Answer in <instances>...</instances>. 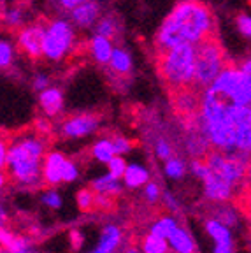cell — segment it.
<instances>
[{
  "instance_id": "1",
  "label": "cell",
  "mask_w": 251,
  "mask_h": 253,
  "mask_svg": "<svg viewBox=\"0 0 251 253\" xmlns=\"http://www.w3.org/2000/svg\"><path fill=\"white\" fill-rule=\"evenodd\" d=\"M216 36V18L212 9L200 0H183L167 14L157 34L158 53L179 46L200 44Z\"/></svg>"
},
{
  "instance_id": "2",
  "label": "cell",
  "mask_w": 251,
  "mask_h": 253,
  "mask_svg": "<svg viewBox=\"0 0 251 253\" xmlns=\"http://www.w3.org/2000/svg\"><path fill=\"white\" fill-rule=\"evenodd\" d=\"M47 151V139L34 130L11 139L7 153L9 178L25 188H37L42 181V158Z\"/></svg>"
},
{
  "instance_id": "3",
  "label": "cell",
  "mask_w": 251,
  "mask_h": 253,
  "mask_svg": "<svg viewBox=\"0 0 251 253\" xmlns=\"http://www.w3.org/2000/svg\"><path fill=\"white\" fill-rule=\"evenodd\" d=\"M158 72L172 91L195 86V46L179 44L160 51Z\"/></svg>"
},
{
  "instance_id": "4",
  "label": "cell",
  "mask_w": 251,
  "mask_h": 253,
  "mask_svg": "<svg viewBox=\"0 0 251 253\" xmlns=\"http://www.w3.org/2000/svg\"><path fill=\"white\" fill-rule=\"evenodd\" d=\"M227 55L218 37H209L195 46V88L204 90L228 65Z\"/></svg>"
},
{
  "instance_id": "5",
  "label": "cell",
  "mask_w": 251,
  "mask_h": 253,
  "mask_svg": "<svg viewBox=\"0 0 251 253\" xmlns=\"http://www.w3.org/2000/svg\"><path fill=\"white\" fill-rule=\"evenodd\" d=\"M208 88L232 106H251V78L234 63H228Z\"/></svg>"
},
{
  "instance_id": "6",
  "label": "cell",
  "mask_w": 251,
  "mask_h": 253,
  "mask_svg": "<svg viewBox=\"0 0 251 253\" xmlns=\"http://www.w3.org/2000/svg\"><path fill=\"white\" fill-rule=\"evenodd\" d=\"M76 46V27L72 21L55 18L44 21L42 58L49 62H62Z\"/></svg>"
},
{
  "instance_id": "7",
  "label": "cell",
  "mask_w": 251,
  "mask_h": 253,
  "mask_svg": "<svg viewBox=\"0 0 251 253\" xmlns=\"http://www.w3.org/2000/svg\"><path fill=\"white\" fill-rule=\"evenodd\" d=\"M246 155L250 153L241 151L237 155V153H230V151L214 150V151H209L204 160L208 164L209 170H212L220 178L227 179L228 183H232V185L236 186L239 183L246 181L248 164H250Z\"/></svg>"
},
{
  "instance_id": "8",
  "label": "cell",
  "mask_w": 251,
  "mask_h": 253,
  "mask_svg": "<svg viewBox=\"0 0 251 253\" xmlns=\"http://www.w3.org/2000/svg\"><path fill=\"white\" fill-rule=\"evenodd\" d=\"M42 42H44V23H32L20 28L16 36V44L20 51L30 60L42 58Z\"/></svg>"
},
{
  "instance_id": "9",
  "label": "cell",
  "mask_w": 251,
  "mask_h": 253,
  "mask_svg": "<svg viewBox=\"0 0 251 253\" xmlns=\"http://www.w3.org/2000/svg\"><path fill=\"white\" fill-rule=\"evenodd\" d=\"M98 125H100L98 116L83 113V115H74L71 118L63 120L60 132L67 139H83L91 135L93 132H97Z\"/></svg>"
},
{
  "instance_id": "10",
  "label": "cell",
  "mask_w": 251,
  "mask_h": 253,
  "mask_svg": "<svg viewBox=\"0 0 251 253\" xmlns=\"http://www.w3.org/2000/svg\"><path fill=\"white\" fill-rule=\"evenodd\" d=\"M67 157L62 151L49 150L42 158V181L47 186L63 185V167H65Z\"/></svg>"
},
{
  "instance_id": "11",
  "label": "cell",
  "mask_w": 251,
  "mask_h": 253,
  "mask_svg": "<svg viewBox=\"0 0 251 253\" xmlns=\"http://www.w3.org/2000/svg\"><path fill=\"white\" fill-rule=\"evenodd\" d=\"M202 183H204V194L209 201L227 202L234 197L236 186L232 185V183H228L227 179L220 178V176L214 174L212 170H208V174L202 178Z\"/></svg>"
},
{
  "instance_id": "12",
  "label": "cell",
  "mask_w": 251,
  "mask_h": 253,
  "mask_svg": "<svg viewBox=\"0 0 251 253\" xmlns=\"http://www.w3.org/2000/svg\"><path fill=\"white\" fill-rule=\"evenodd\" d=\"M100 18H102V9H100V4L97 0H88V2L78 5V7L71 11L72 25L78 28H83V30L95 27Z\"/></svg>"
},
{
  "instance_id": "13",
  "label": "cell",
  "mask_w": 251,
  "mask_h": 253,
  "mask_svg": "<svg viewBox=\"0 0 251 253\" xmlns=\"http://www.w3.org/2000/svg\"><path fill=\"white\" fill-rule=\"evenodd\" d=\"M123 245V230L116 223H107L100 230L97 246L93 248L95 253H118Z\"/></svg>"
},
{
  "instance_id": "14",
  "label": "cell",
  "mask_w": 251,
  "mask_h": 253,
  "mask_svg": "<svg viewBox=\"0 0 251 253\" xmlns=\"http://www.w3.org/2000/svg\"><path fill=\"white\" fill-rule=\"evenodd\" d=\"M63 104H65V97H63V91L58 86L51 84L46 90L39 91V106L44 115L49 116V118L58 116L62 113Z\"/></svg>"
},
{
  "instance_id": "15",
  "label": "cell",
  "mask_w": 251,
  "mask_h": 253,
  "mask_svg": "<svg viewBox=\"0 0 251 253\" xmlns=\"http://www.w3.org/2000/svg\"><path fill=\"white\" fill-rule=\"evenodd\" d=\"M199 88L190 86V88H181V90L174 91V104H176L177 111L181 115H195L197 111H200V100L202 95L197 93Z\"/></svg>"
},
{
  "instance_id": "16",
  "label": "cell",
  "mask_w": 251,
  "mask_h": 253,
  "mask_svg": "<svg viewBox=\"0 0 251 253\" xmlns=\"http://www.w3.org/2000/svg\"><path fill=\"white\" fill-rule=\"evenodd\" d=\"M90 188L93 190L95 194H100V195H107V197H120L123 194V181L116 176H113L111 172H106L102 176H97V178L91 179L90 183Z\"/></svg>"
},
{
  "instance_id": "17",
  "label": "cell",
  "mask_w": 251,
  "mask_h": 253,
  "mask_svg": "<svg viewBox=\"0 0 251 253\" xmlns=\"http://www.w3.org/2000/svg\"><path fill=\"white\" fill-rule=\"evenodd\" d=\"M88 49H90L91 58L97 63L109 65L111 55H113V49H114L113 39H109L106 36H100V34H93V37L88 42Z\"/></svg>"
},
{
  "instance_id": "18",
  "label": "cell",
  "mask_w": 251,
  "mask_h": 253,
  "mask_svg": "<svg viewBox=\"0 0 251 253\" xmlns=\"http://www.w3.org/2000/svg\"><path fill=\"white\" fill-rule=\"evenodd\" d=\"M122 181L125 185V188L141 190L146 183L151 181V176H149V170L144 166H141V164H128Z\"/></svg>"
},
{
  "instance_id": "19",
  "label": "cell",
  "mask_w": 251,
  "mask_h": 253,
  "mask_svg": "<svg viewBox=\"0 0 251 253\" xmlns=\"http://www.w3.org/2000/svg\"><path fill=\"white\" fill-rule=\"evenodd\" d=\"M170 253H195V241L186 229L177 225L174 232L167 237Z\"/></svg>"
},
{
  "instance_id": "20",
  "label": "cell",
  "mask_w": 251,
  "mask_h": 253,
  "mask_svg": "<svg viewBox=\"0 0 251 253\" xmlns=\"http://www.w3.org/2000/svg\"><path fill=\"white\" fill-rule=\"evenodd\" d=\"M30 245L32 243L28 241L27 237L12 232V230L7 229L5 225L0 227V246L5 250V253H18Z\"/></svg>"
},
{
  "instance_id": "21",
  "label": "cell",
  "mask_w": 251,
  "mask_h": 253,
  "mask_svg": "<svg viewBox=\"0 0 251 253\" xmlns=\"http://www.w3.org/2000/svg\"><path fill=\"white\" fill-rule=\"evenodd\" d=\"M206 232L209 234V237H211L216 245H228V243H232L230 229L221 220H218V218H212V220L206 221Z\"/></svg>"
},
{
  "instance_id": "22",
  "label": "cell",
  "mask_w": 251,
  "mask_h": 253,
  "mask_svg": "<svg viewBox=\"0 0 251 253\" xmlns=\"http://www.w3.org/2000/svg\"><path fill=\"white\" fill-rule=\"evenodd\" d=\"M109 67L118 74H130L132 71V55L125 47H114L109 60Z\"/></svg>"
},
{
  "instance_id": "23",
  "label": "cell",
  "mask_w": 251,
  "mask_h": 253,
  "mask_svg": "<svg viewBox=\"0 0 251 253\" xmlns=\"http://www.w3.org/2000/svg\"><path fill=\"white\" fill-rule=\"evenodd\" d=\"M113 157H116L111 137H100L91 144V158L100 164H107Z\"/></svg>"
},
{
  "instance_id": "24",
  "label": "cell",
  "mask_w": 251,
  "mask_h": 253,
  "mask_svg": "<svg viewBox=\"0 0 251 253\" xmlns=\"http://www.w3.org/2000/svg\"><path fill=\"white\" fill-rule=\"evenodd\" d=\"M141 253H170V248L165 237L148 232L141 239Z\"/></svg>"
},
{
  "instance_id": "25",
  "label": "cell",
  "mask_w": 251,
  "mask_h": 253,
  "mask_svg": "<svg viewBox=\"0 0 251 253\" xmlns=\"http://www.w3.org/2000/svg\"><path fill=\"white\" fill-rule=\"evenodd\" d=\"M179 225L177 223V220L174 216H170V214H164V216H160V218H157V220L149 225V230L148 232H151V234H157V236H160V237H167L170 236V234L174 232V229Z\"/></svg>"
},
{
  "instance_id": "26",
  "label": "cell",
  "mask_w": 251,
  "mask_h": 253,
  "mask_svg": "<svg viewBox=\"0 0 251 253\" xmlns=\"http://www.w3.org/2000/svg\"><path fill=\"white\" fill-rule=\"evenodd\" d=\"M164 172L169 179H181L186 174V166L181 158L170 157L165 160L164 164Z\"/></svg>"
},
{
  "instance_id": "27",
  "label": "cell",
  "mask_w": 251,
  "mask_h": 253,
  "mask_svg": "<svg viewBox=\"0 0 251 253\" xmlns=\"http://www.w3.org/2000/svg\"><path fill=\"white\" fill-rule=\"evenodd\" d=\"M41 202H42V206H46L47 210L58 211L62 210L63 206V197L58 190H56V186H49V188L44 190L42 194H41Z\"/></svg>"
},
{
  "instance_id": "28",
  "label": "cell",
  "mask_w": 251,
  "mask_h": 253,
  "mask_svg": "<svg viewBox=\"0 0 251 253\" xmlns=\"http://www.w3.org/2000/svg\"><path fill=\"white\" fill-rule=\"evenodd\" d=\"M118 30H120L118 21H116V18H113V16H102V18L97 21V25H95V34L106 36V37H109V39H113V37L118 34Z\"/></svg>"
},
{
  "instance_id": "29",
  "label": "cell",
  "mask_w": 251,
  "mask_h": 253,
  "mask_svg": "<svg viewBox=\"0 0 251 253\" xmlns=\"http://www.w3.org/2000/svg\"><path fill=\"white\" fill-rule=\"evenodd\" d=\"M76 204H78L79 211L83 213H90L95 210V192L88 186V188H81L76 194Z\"/></svg>"
},
{
  "instance_id": "30",
  "label": "cell",
  "mask_w": 251,
  "mask_h": 253,
  "mask_svg": "<svg viewBox=\"0 0 251 253\" xmlns=\"http://www.w3.org/2000/svg\"><path fill=\"white\" fill-rule=\"evenodd\" d=\"M16 46L7 39H0V69H7L14 63Z\"/></svg>"
},
{
  "instance_id": "31",
  "label": "cell",
  "mask_w": 251,
  "mask_h": 253,
  "mask_svg": "<svg viewBox=\"0 0 251 253\" xmlns=\"http://www.w3.org/2000/svg\"><path fill=\"white\" fill-rule=\"evenodd\" d=\"M162 195H164V192H162L160 185L157 181H148L142 186V197H144V201L149 206L158 204L162 201Z\"/></svg>"
},
{
  "instance_id": "32",
  "label": "cell",
  "mask_w": 251,
  "mask_h": 253,
  "mask_svg": "<svg viewBox=\"0 0 251 253\" xmlns=\"http://www.w3.org/2000/svg\"><path fill=\"white\" fill-rule=\"evenodd\" d=\"M4 21H5V25H7V27H11V28H21V27H23V23H25L23 11H21V9H18V7L7 9V11L4 12Z\"/></svg>"
},
{
  "instance_id": "33",
  "label": "cell",
  "mask_w": 251,
  "mask_h": 253,
  "mask_svg": "<svg viewBox=\"0 0 251 253\" xmlns=\"http://www.w3.org/2000/svg\"><path fill=\"white\" fill-rule=\"evenodd\" d=\"M126 166H128V164H126L125 157H122V155H116V157H113L109 162L106 164L107 172H111L113 176H116V178H120V179L123 178V174H125V170H126Z\"/></svg>"
},
{
  "instance_id": "34",
  "label": "cell",
  "mask_w": 251,
  "mask_h": 253,
  "mask_svg": "<svg viewBox=\"0 0 251 253\" xmlns=\"http://www.w3.org/2000/svg\"><path fill=\"white\" fill-rule=\"evenodd\" d=\"M81 176V169H79L78 162L71 160V158H67L65 167H63V183L65 185H71V183H76Z\"/></svg>"
},
{
  "instance_id": "35",
  "label": "cell",
  "mask_w": 251,
  "mask_h": 253,
  "mask_svg": "<svg viewBox=\"0 0 251 253\" xmlns=\"http://www.w3.org/2000/svg\"><path fill=\"white\" fill-rule=\"evenodd\" d=\"M111 141H113V146H114L116 155L125 157L126 153L132 151V146H133L132 141H130L128 137H125V135H114V137H111Z\"/></svg>"
},
{
  "instance_id": "36",
  "label": "cell",
  "mask_w": 251,
  "mask_h": 253,
  "mask_svg": "<svg viewBox=\"0 0 251 253\" xmlns=\"http://www.w3.org/2000/svg\"><path fill=\"white\" fill-rule=\"evenodd\" d=\"M155 155L165 162L167 158L172 157V148H170V144L165 141V139H158L157 144H155Z\"/></svg>"
},
{
  "instance_id": "37",
  "label": "cell",
  "mask_w": 251,
  "mask_h": 253,
  "mask_svg": "<svg viewBox=\"0 0 251 253\" xmlns=\"http://www.w3.org/2000/svg\"><path fill=\"white\" fill-rule=\"evenodd\" d=\"M69 243H71V248L74 252H81L83 246H84V234L78 229H72L69 232Z\"/></svg>"
},
{
  "instance_id": "38",
  "label": "cell",
  "mask_w": 251,
  "mask_h": 253,
  "mask_svg": "<svg viewBox=\"0 0 251 253\" xmlns=\"http://www.w3.org/2000/svg\"><path fill=\"white\" fill-rule=\"evenodd\" d=\"M237 28L244 37L251 39V16L248 14H239L237 16Z\"/></svg>"
},
{
  "instance_id": "39",
  "label": "cell",
  "mask_w": 251,
  "mask_h": 253,
  "mask_svg": "<svg viewBox=\"0 0 251 253\" xmlns=\"http://www.w3.org/2000/svg\"><path fill=\"white\" fill-rule=\"evenodd\" d=\"M32 86H34V90L42 91V90H46L47 86H51V79H49L47 74H42V72H41V74H37L36 78H34Z\"/></svg>"
},
{
  "instance_id": "40",
  "label": "cell",
  "mask_w": 251,
  "mask_h": 253,
  "mask_svg": "<svg viewBox=\"0 0 251 253\" xmlns=\"http://www.w3.org/2000/svg\"><path fill=\"white\" fill-rule=\"evenodd\" d=\"M241 204H243V210L246 211V214L251 218V186L244 183L243 194H241Z\"/></svg>"
},
{
  "instance_id": "41",
  "label": "cell",
  "mask_w": 251,
  "mask_h": 253,
  "mask_svg": "<svg viewBox=\"0 0 251 253\" xmlns=\"http://www.w3.org/2000/svg\"><path fill=\"white\" fill-rule=\"evenodd\" d=\"M9 142L5 137L0 135V169L7 167V153H9Z\"/></svg>"
},
{
  "instance_id": "42",
  "label": "cell",
  "mask_w": 251,
  "mask_h": 253,
  "mask_svg": "<svg viewBox=\"0 0 251 253\" xmlns=\"http://www.w3.org/2000/svg\"><path fill=\"white\" fill-rule=\"evenodd\" d=\"M84 2H88V0H56V5H58L62 11L71 12L72 9H76L78 5L84 4Z\"/></svg>"
},
{
  "instance_id": "43",
  "label": "cell",
  "mask_w": 251,
  "mask_h": 253,
  "mask_svg": "<svg viewBox=\"0 0 251 253\" xmlns=\"http://www.w3.org/2000/svg\"><path fill=\"white\" fill-rule=\"evenodd\" d=\"M162 201H164L165 208H167L169 211H172V213H177V211H179V206H177L176 199H174V195L170 194V192H167V190H165L164 195H162Z\"/></svg>"
},
{
  "instance_id": "44",
  "label": "cell",
  "mask_w": 251,
  "mask_h": 253,
  "mask_svg": "<svg viewBox=\"0 0 251 253\" xmlns=\"http://www.w3.org/2000/svg\"><path fill=\"white\" fill-rule=\"evenodd\" d=\"M36 126H37V132H41V134H44V135L51 132V125H49L47 120H39V122L36 123Z\"/></svg>"
},
{
  "instance_id": "45",
  "label": "cell",
  "mask_w": 251,
  "mask_h": 253,
  "mask_svg": "<svg viewBox=\"0 0 251 253\" xmlns=\"http://www.w3.org/2000/svg\"><path fill=\"white\" fill-rule=\"evenodd\" d=\"M9 221V213H7V208H5V204L2 201H0V227L7 225Z\"/></svg>"
},
{
  "instance_id": "46",
  "label": "cell",
  "mask_w": 251,
  "mask_h": 253,
  "mask_svg": "<svg viewBox=\"0 0 251 253\" xmlns=\"http://www.w3.org/2000/svg\"><path fill=\"white\" fill-rule=\"evenodd\" d=\"M212 253H234V245L232 243H228V245H216Z\"/></svg>"
},
{
  "instance_id": "47",
  "label": "cell",
  "mask_w": 251,
  "mask_h": 253,
  "mask_svg": "<svg viewBox=\"0 0 251 253\" xmlns=\"http://www.w3.org/2000/svg\"><path fill=\"white\" fill-rule=\"evenodd\" d=\"M9 174H7V170L5 169H0V192H4L5 190V186H7V183H9Z\"/></svg>"
},
{
  "instance_id": "48",
  "label": "cell",
  "mask_w": 251,
  "mask_h": 253,
  "mask_svg": "<svg viewBox=\"0 0 251 253\" xmlns=\"http://www.w3.org/2000/svg\"><path fill=\"white\" fill-rule=\"evenodd\" d=\"M239 69H241L243 72H246V74L251 78V58L243 60V62H241V65H239Z\"/></svg>"
},
{
  "instance_id": "49",
  "label": "cell",
  "mask_w": 251,
  "mask_h": 253,
  "mask_svg": "<svg viewBox=\"0 0 251 253\" xmlns=\"http://www.w3.org/2000/svg\"><path fill=\"white\" fill-rule=\"evenodd\" d=\"M120 253H141V248H135V246H128V248L122 250Z\"/></svg>"
},
{
  "instance_id": "50",
  "label": "cell",
  "mask_w": 251,
  "mask_h": 253,
  "mask_svg": "<svg viewBox=\"0 0 251 253\" xmlns=\"http://www.w3.org/2000/svg\"><path fill=\"white\" fill-rule=\"evenodd\" d=\"M246 185H250L251 186V160H250V164H248V172H246Z\"/></svg>"
},
{
  "instance_id": "51",
  "label": "cell",
  "mask_w": 251,
  "mask_h": 253,
  "mask_svg": "<svg viewBox=\"0 0 251 253\" xmlns=\"http://www.w3.org/2000/svg\"><path fill=\"white\" fill-rule=\"evenodd\" d=\"M18 253H39L36 248H34V245H30V246H27L25 250H21V252H18Z\"/></svg>"
},
{
  "instance_id": "52",
  "label": "cell",
  "mask_w": 251,
  "mask_h": 253,
  "mask_svg": "<svg viewBox=\"0 0 251 253\" xmlns=\"http://www.w3.org/2000/svg\"><path fill=\"white\" fill-rule=\"evenodd\" d=\"M86 253H95V252H93V250H90V252H86Z\"/></svg>"
}]
</instances>
